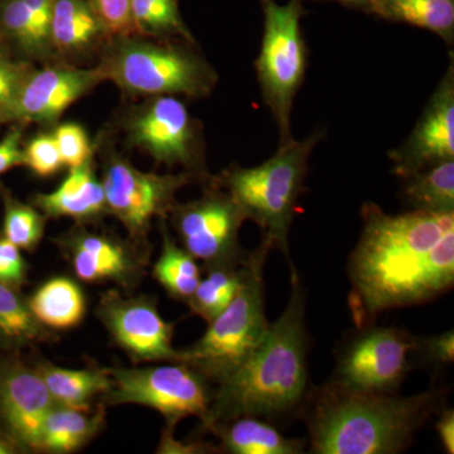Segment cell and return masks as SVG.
Wrapping results in <instances>:
<instances>
[{
    "label": "cell",
    "instance_id": "obj_1",
    "mask_svg": "<svg viewBox=\"0 0 454 454\" xmlns=\"http://www.w3.org/2000/svg\"><path fill=\"white\" fill-rule=\"evenodd\" d=\"M363 232L348 260L349 309L358 325L384 310L418 306L454 283V212L361 211Z\"/></svg>",
    "mask_w": 454,
    "mask_h": 454
},
{
    "label": "cell",
    "instance_id": "obj_2",
    "mask_svg": "<svg viewBox=\"0 0 454 454\" xmlns=\"http://www.w3.org/2000/svg\"><path fill=\"white\" fill-rule=\"evenodd\" d=\"M304 315V292L293 268L286 309L252 356L219 382L205 423L207 428L239 417H277L300 404L309 387Z\"/></svg>",
    "mask_w": 454,
    "mask_h": 454
},
{
    "label": "cell",
    "instance_id": "obj_3",
    "mask_svg": "<svg viewBox=\"0 0 454 454\" xmlns=\"http://www.w3.org/2000/svg\"><path fill=\"white\" fill-rule=\"evenodd\" d=\"M442 391L413 396L356 393L331 385L317 397L309 420L312 453L393 454L437 413Z\"/></svg>",
    "mask_w": 454,
    "mask_h": 454
},
{
    "label": "cell",
    "instance_id": "obj_4",
    "mask_svg": "<svg viewBox=\"0 0 454 454\" xmlns=\"http://www.w3.org/2000/svg\"><path fill=\"white\" fill-rule=\"evenodd\" d=\"M321 131L309 138L279 145L277 153L253 168L232 166L221 176V186L262 230V243L280 250L289 259V230L295 206L303 190L313 148L321 139Z\"/></svg>",
    "mask_w": 454,
    "mask_h": 454
},
{
    "label": "cell",
    "instance_id": "obj_5",
    "mask_svg": "<svg viewBox=\"0 0 454 454\" xmlns=\"http://www.w3.org/2000/svg\"><path fill=\"white\" fill-rule=\"evenodd\" d=\"M97 67L104 82L136 97L205 98L217 83L216 71L187 44L146 41L140 35L110 38Z\"/></svg>",
    "mask_w": 454,
    "mask_h": 454
},
{
    "label": "cell",
    "instance_id": "obj_6",
    "mask_svg": "<svg viewBox=\"0 0 454 454\" xmlns=\"http://www.w3.org/2000/svg\"><path fill=\"white\" fill-rule=\"evenodd\" d=\"M270 247L260 244L245 259L243 286L231 303L208 324L195 345L178 351L177 363L186 364L203 378L219 382L232 375L262 345L270 325L265 316L262 269Z\"/></svg>",
    "mask_w": 454,
    "mask_h": 454
},
{
    "label": "cell",
    "instance_id": "obj_7",
    "mask_svg": "<svg viewBox=\"0 0 454 454\" xmlns=\"http://www.w3.org/2000/svg\"><path fill=\"white\" fill-rule=\"evenodd\" d=\"M264 35L256 74L265 104L277 122L279 145L293 138L291 114L307 67V49L301 31L300 0L279 4L262 0Z\"/></svg>",
    "mask_w": 454,
    "mask_h": 454
},
{
    "label": "cell",
    "instance_id": "obj_8",
    "mask_svg": "<svg viewBox=\"0 0 454 454\" xmlns=\"http://www.w3.org/2000/svg\"><path fill=\"white\" fill-rule=\"evenodd\" d=\"M109 372L113 384L106 399L110 404L148 406L160 411L169 427L191 415L207 422L212 397L206 379L186 364Z\"/></svg>",
    "mask_w": 454,
    "mask_h": 454
},
{
    "label": "cell",
    "instance_id": "obj_9",
    "mask_svg": "<svg viewBox=\"0 0 454 454\" xmlns=\"http://www.w3.org/2000/svg\"><path fill=\"white\" fill-rule=\"evenodd\" d=\"M128 143L158 163L182 166L192 176H206L200 125L187 106L170 95L149 98L125 121Z\"/></svg>",
    "mask_w": 454,
    "mask_h": 454
},
{
    "label": "cell",
    "instance_id": "obj_10",
    "mask_svg": "<svg viewBox=\"0 0 454 454\" xmlns=\"http://www.w3.org/2000/svg\"><path fill=\"white\" fill-rule=\"evenodd\" d=\"M417 342L402 328H366L340 352L333 385L356 393H395Z\"/></svg>",
    "mask_w": 454,
    "mask_h": 454
},
{
    "label": "cell",
    "instance_id": "obj_11",
    "mask_svg": "<svg viewBox=\"0 0 454 454\" xmlns=\"http://www.w3.org/2000/svg\"><path fill=\"white\" fill-rule=\"evenodd\" d=\"M169 214L184 249L208 267L240 264L247 258L239 247V231L247 219L226 191L212 188L195 201L175 203Z\"/></svg>",
    "mask_w": 454,
    "mask_h": 454
},
{
    "label": "cell",
    "instance_id": "obj_12",
    "mask_svg": "<svg viewBox=\"0 0 454 454\" xmlns=\"http://www.w3.org/2000/svg\"><path fill=\"white\" fill-rule=\"evenodd\" d=\"M190 173L155 175L142 172L124 158L112 155L104 172L106 210L127 227L133 238H142L154 217H164L175 205L176 193L190 184Z\"/></svg>",
    "mask_w": 454,
    "mask_h": 454
},
{
    "label": "cell",
    "instance_id": "obj_13",
    "mask_svg": "<svg viewBox=\"0 0 454 454\" xmlns=\"http://www.w3.org/2000/svg\"><path fill=\"white\" fill-rule=\"evenodd\" d=\"M103 82L98 67L64 64L35 68L8 113L5 124H55L68 107Z\"/></svg>",
    "mask_w": 454,
    "mask_h": 454
},
{
    "label": "cell",
    "instance_id": "obj_14",
    "mask_svg": "<svg viewBox=\"0 0 454 454\" xmlns=\"http://www.w3.org/2000/svg\"><path fill=\"white\" fill-rule=\"evenodd\" d=\"M393 170L408 178L420 170L454 160V68L448 66L428 106L409 138L390 152Z\"/></svg>",
    "mask_w": 454,
    "mask_h": 454
},
{
    "label": "cell",
    "instance_id": "obj_15",
    "mask_svg": "<svg viewBox=\"0 0 454 454\" xmlns=\"http://www.w3.org/2000/svg\"><path fill=\"white\" fill-rule=\"evenodd\" d=\"M98 316L114 340L137 361L178 360L172 346L173 325L167 324L153 301L124 300L116 292L104 295Z\"/></svg>",
    "mask_w": 454,
    "mask_h": 454
},
{
    "label": "cell",
    "instance_id": "obj_16",
    "mask_svg": "<svg viewBox=\"0 0 454 454\" xmlns=\"http://www.w3.org/2000/svg\"><path fill=\"white\" fill-rule=\"evenodd\" d=\"M55 405L37 369L0 364V423L22 450H40L44 420Z\"/></svg>",
    "mask_w": 454,
    "mask_h": 454
},
{
    "label": "cell",
    "instance_id": "obj_17",
    "mask_svg": "<svg viewBox=\"0 0 454 454\" xmlns=\"http://www.w3.org/2000/svg\"><path fill=\"white\" fill-rule=\"evenodd\" d=\"M52 0H0V47L23 61L47 62Z\"/></svg>",
    "mask_w": 454,
    "mask_h": 454
},
{
    "label": "cell",
    "instance_id": "obj_18",
    "mask_svg": "<svg viewBox=\"0 0 454 454\" xmlns=\"http://www.w3.org/2000/svg\"><path fill=\"white\" fill-rule=\"evenodd\" d=\"M92 162L70 169L67 177L51 193H38L35 207L50 217H70L77 221L94 220L106 210L103 184L92 170Z\"/></svg>",
    "mask_w": 454,
    "mask_h": 454
},
{
    "label": "cell",
    "instance_id": "obj_19",
    "mask_svg": "<svg viewBox=\"0 0 454 454\" xmlns=\"http://www.w3.org/2000/svg\"><path fill=\"white\" fill-rule=\"evenodd\" d=\"M50 38L61 57L83 56L109 41L88 0H52Z\"/></svg>",
    "mask_w": 454,
    "mask_h": 454
},
{
    "label": "cell",
    "instance_id": "obj_20",
    "mask_svg": "<svg viewBox=\"0 0 454 454\" xmlns=\"http://www.w3.org/2000/svg\"><path fill=\"white\" fill-rule=\"evenodd\" d=\"M74 274L83 282L125 280L134 271L129 254L106 236L79 232L70 239Z\"/></svg>",
    "mask_w": 454,
    "mask_h": 454
},
{
    "label": "cell",
    "instance_id": "obj_21",
    "mask_svg": "<svg viewBox=\"0 0 454 454\" xmlns=\"http://www.w3.org/2000/svg\"><path fill=\"white\" fill-rule=\"evenodd\" d=\"M227 452L234 454L303 453L304 442L284 437L279 430L258 417H239L210 427Z\"/></svg>",
    "mask_w": 454,
    "mask_h": 454
},
{
    "label": "cell",
    "instance_id": "obj_22",
    "mask_svg": "<svg viewBox=\"0 0 454 454\" xmlns=\"http://www.w3.org/2000/svg\"><path fill=\"white\" fill-rule=\"evenodd\" d=\"M29 309L44 327L68 330L82 324L85 295L73 279L56 277L42 284L28 301Z\"/></svg>",
    "mask_w": 454,
    "mask_h": 454
},
{
    "label": "cell",
    "instance_id": "obj_23",
    "mask_svg": "<svg viewBox=\"0 0 454 454\" xmlns=\"http://www.w3.org/2000/svg\"><path fill=\"white\" fill-rule=\"evenodd\" d=\"M56 405L89 411L95 396L106 394L113 380L109 370H68L53 365L38 366Z\"/></svg>",
    "mask_w": 454,
    "mask_h": 454
},
{
    "label": "cell",
    "instance_id": "obj_24",
    "mask_svg": "<svg viewBox=\"0 0 454 454\" xmlns=\"http://www.w3.org/2000/svg\"><path fill=\"white\" fill-rule=\"evenodd\" d=\"M104 413L89 414V411L55 405L44 420L40 450L70 453L94 438L103 427Z\"/></svg>",
    "mask_w": 454,
    "mask_h": 454
},
{
    "label": "cell",
    "instance_id": "obj_25",
    "mask_svg": "<svg viewBox=\"0 0 454 454\" xmlns=\"http://www.w3.org/2000/svg\"><path fill=\"white\" fill-rule=\"evenodd\" d=\"M244 276L245 260L240 264L211 265L187 303L210 324L234 300L243 286Z\"/></svg>",
    "mask_w": 454,
    "mask_h": 454
},
{
    "label": "cell",
    "instance_id": "obj_26",
    "mask_svg": "<svg viewBox=\"0 0 454 454\" xmlns=\"http://www.w3.org/2000/svg\"><path fill=\"white\" fill-rule=\"evenodd\" d=\"M404 197L417 211L454 212V160L404 178Z\"/></svg>",
    "mask_w": 454,
    "mask_h": 454
},
{
    "label": "cell",
    "instance_id": "obj_27",
    "mask_svg": "<svg viewBox=\"0 0 454 454\" xmlns=\"http://www.w3.org/2000/svg\"><path fill=\"white\" fill-rule=\"evenodd\" d=\"M381 16L428 29L453 43L454 0H387Z\"/></svg>",
    "mask_w": 454,
    "mask_h": 454
},
{
    "label": "cell",
    "instance_id": "obj_28",
    "mask_svg": "<svg viewBox=\"0 0 454 454\" xmlns=\"http://www.w3.org/2000/svg\"><path fill=\"white\" fill-rule=\"evenodd\" d=\"M163 249L154 265V277L172 297L186 301L192 297L200 279L196 259L170 238L162 223Z\"/></svg>",
    "mask_w": 454,
    "mask_h": 454
},
{
    "label": "cell",
    "instance_id": "obj_29",
    "mask_svg": "<svg viewBox=\"0 0 454 454\" xmlns=\"http://www.w3.org/2000/svg\"><path fill=\"white\" fill-rule=\"evenodd\" d=\"M131 18L140 37L181 38L195 43L179 12L178 0H131Z\"/></svg>",
    "mask_w": 454,
    "mask_h": 454
},
{
    "label": "cell",
    "instance_id": "obj_30",
    "mask_svg": "<svg viewBox=\"0 0 454 454\" xmlns=\"http://www.w3.org/2000/svg\"><path fill=\"white\" fill-rule=\"evenodd\" d=\"M43 327L18 289L0 283V346L22 348L43 340L46 337Z\"/></svg>",
    "mask_w": 454,
    "mask_h": 454
},
{
    "label": "cell",
    "instance_id": "obj_31",
    "mask_svg": "<svg viewBox=\"0 0 454 454\" xmlns=\"http://www.w3.org/2000/svg\"><path fill=\"white\" fill-rule=\"evenodd\" d=\"M3 236L20 250L35 249L43 238L46 219L38 208L20 202L8 191H3Z\"/></svg>",
    "mask_w": 454,
    "mask_h": 454
},
{
    "label": "cell",
    "instance_id": "obj_32",
    "mask_svg": "<svg viewBox=\"0 0 454 454\" xmlns=\"http://www.w3.org/2000/svg\"><path fill=\"white\" fill-rule=\"evenodd\" d=\"M33 70L31 62L16 59L0 47V125L5 124L8 113Z\"/></svg>",
    "mask_w": 454,
    "mask_h": 454
},
{
    "label": "cell",
    "instance_id": "obj_33",
    "mask_svg": "<svg viewBox=\"0 0 454 454\" xmlns=\"http://www.w3.org/2000/svg\"><path fill=\"white\" fill-rule=\"evenodd\" d=\"M52 134L64 167L73 169L92 162L94 149L90 143L88 133L82 125L76 122H64L57 125Z\"/></svg>",
    "mask_w": 454,
    "mask_h": 454
},
{
    "label": "cell",
    "instance_id": "obj_34",
    "mask_svg": "<svg viewBox=\"0 0 454 454\" xmlns=\"http://www.w3.org/2000/svg\"><path fill=\"white\" fill-rule=\"evenodd\" d=\"M25 167L38 177H51L64 167L53 134L42 133L25 145Z\"/></svg>",
    "mask_w": 454,
    "mask_h": 454
},
{
    "label": "cell",
    "instance_id": "obj_35",
    "mask_svg": "<svg viewBox=\"0 0 454 454\" xmlns=\"http://www.w3.org/2000/svg\"><path fill=\"white\" fill-rule=\"evenodd\" d=\"M107 37L137 35L131 18V0H88Z\"/></svg>",
    "mask_w": 454,
    "mask_h": 454
},
{
    "label": "cell",
    "instance_id": "obj_36",
    "mask_svg": "<svg viewBox=\"0 0 454 454\" xmlns=\"http://www.w3.org/2000/svg\"><path fill=\"white\" fill-rule=\"evenodd\" d=\"M27 264L20 247L0 236V283L5 286H22L26 280Z\"/></svg>",
    "mask_w": 454,
    "mask_h": 454
},
{
    "label": "cell",
    "instance_id": "obj_37",
    "mask_svg": "<svg viewBox=\"0 0 454 454\" xmlns=\"http://www.w3.org/2000/svg\"><path fill=\"white\" fill-rule=\"evenodd\" d=\"M23 134V125L12 124L0 140V176L16 167L25 166Z\"/></svg>",
    "mask_w": 454,
    "mask_h": 454
},
{
    "label": "cell",
    "instance_id": "obj_38",
    "mask_svg": "<svg viewBox=\"0 0 454 454\" xmlns=\"http://www.w3.org/2000/svg\"><path fill=\"white\" fill-rule=\"evenodd\" d=\"M417 345L423 349L426 357L432 363L439 364V365H448V364L453 363V330H448L437 336L427 337L420 340V343L417 342Z\"/></svg>",
    "mask_w": 454,
    "mask_h": 454
},
{
    "label": "cell",
    "instance_id": "obj_39",
    "mask_svg": "<svg viewBox=\"0 0 454 454\" xmlns=\"http://www.w3.org/2000/svg\"><path fill=\"white\" fill-rule=\"evenodd\" d=\"M439 439L443 444L447 453H454V411L453 409H447L439 418L437 426Z\"/></svg>",
    "mask_w": 454,
    "mask_h": 454
},
{
    "label": "cell",
    "instance_id": "obj_40",
    "mask_svg": "<svg viewBox=\"0 0 454 454\" xmlns=\"http://www.w3.org/2000/svg\"><path fill=\"white\" fill-rule=\"evenodd\" d=\"M22 452V448L18 446L4 430H0V454H16Z\"/></svg>",
    "mask_w": 454,
    "mask_h": 454
},
{
    "label": "cell",
    "instance_id": "obj_41",
    "mask_svg": "<svg viewBox=\"0 0 454 454\" xmlns=\"http://www.w3.org/2000/svg\"><path fill=\"white\" fill-rule=\"evenodd\" d=\"M387 2V0H379V3H380V8H382V4ZM380 16H381V11H380Z\"/></svg>",
    "mask_w": 454,
    "mask_h": 454
}]
</instances>
